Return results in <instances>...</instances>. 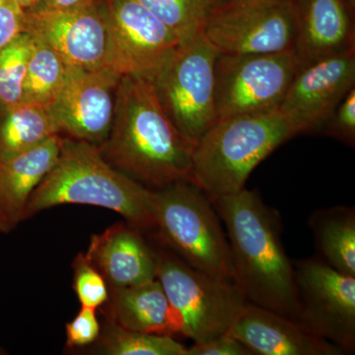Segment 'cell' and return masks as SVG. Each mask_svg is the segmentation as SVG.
<instances>
[{"instance_id":"cell-14","label":"cell","mask_w":355,"mask_h":355,"mask_svg":"<svg viewBox=\"0 0 355 355\" xmlns=\"http://www.w3.org/2000/svg\"><path fill=\"white\" fill-rule=\"evenodd\" d=\"M113 40L114 64L121 74L150 78L182 44L174 32L137 0H104Z\"/></svg>"},{"instance_id":"cell-26","label":"cell","mask_w":355,"mask_h":355,"mask_svg":"<svg viewBox=\"0 0 355 355\" xmlns=\"http://www.w3.org/2000/svg\"><path fill=\"white\" fill-rule=\"evenodd\" d=\"M73 288L83 307L97 309L109 300L107 282L85 254L73 261Z\"/></svg>"},{"instance_id":"cell-20","label":"cell","mask_w":355,"mask_h":355,"mask_svg":"<svg viewBox=\"0 0 355 355\" xmlns=\"http://www.w3.org/2000/svg\"><path fill=\"white\" fill-rule=\"evenodd\" d=\"M318 258L345 275L355 277V209L334 207L309 218Z\"/></svg>"},{"instance_id":"cell-19","label":"cell","mask_w":355,"mask_h":355,"mask_svg":"<svg viewBox=\"0 0 355 355\" xmlns=\"http://www.w3.org/2000/svg\"><path fill=\"white\" fill-rule=\"evenodd\" d=\"M109 300L110 323L140 333L178 336L171 306L157 279L112 288Z\"/></svg>"},{"instance_id":"cell-13","label":"cell","mask_w":355,"mask_h":355,"mask_svg":"<svg viewBox=\"0 0 355 355\" xmlns=\"http://www.w3.org/2000/svg\"><path fill=\"white\" fill-rule=\"evenodd\" d=\"M354 84L352 48L299 67L277 110L296 135L317 132Z\"/></svg>"},{"instance_id":"cell-5","label":"cell","mask_w":355,"mask_h":355,"mask_svg":"<svg viewBox=\"0 0 355 355\" xmlns=\"http://www.w3.org/2000/svg\"><path fill=\"white\" fill-rule=\"evenodd\" d=\"M159 239L187 263L233 282L227 236L209 197L191 181L154 191Z\"/></svg>"},{"instance_id":"cell-10","label":"cell","mask_w":355,"mask_h":355,"mask_svg":"<svg viewBox=\"0 0 355 355\" xmlns=\"http://www.w3.org/2000/svg\"><path fill=\"white\" fill-rule=\"evenodd\" d=\"M298 322L306 331L355 352V277L345 275L318 257L294 261Z\"/></svg>"},{"instance_id":"cell-22","label":"cell","mask_w":355,"mask_h":355,"mask_svg":"<svg viewBox=\"0 0 355 355\" xmlns=\"http://www.w3.org/2000/svg\"><path fill=\"white\" fill-rule=\"evenodd\" d=\"M32 37L22 103L48 105L62 87L67 64L50 44L34 35Z\"/></svg>"},{"instance_id":"cell-9","label":"cell","mask_w":355,"mask_h":355,"mask_svg":"<svg viewBox=\"0 0 355 355\" xmlns=\"http://www.w3.org/2000/svg\"><path fill=\"white\" fill-rule=\"evenodd\" d=\"M299 67L293 50L258 55L218 53L214 64L217 118L277 110Z\"/></svg>"},{"instance_id":"cell-11","label":"cell","mask_w":355,"mask_h":355,"mask_svg":"<svg viewBox=\"0 0 355 355\" xmlns=\"http://www.w3.org/2000/svg\"><path fill=\"white\" fill-rule=\"evenodd\" d=\"M25 15L26 32L50 44L67 67L87 70L106 67L116 69L113 40L104 0H91L69 10L28 9Z\"/></svg>"},{"instance_id":"cell-17","label":"cell","mask_w":355,"mask_h":355,"mask_svg":"<svg viewBox=\"0 0 355 355\" xmlns=\"http://www.w3.org/2000/svg\"><path fill=\"white\" fill-rule=\"evenodd\" d=\"M293 50L300 67L355 48L354 26L343 0H295Z\"/></svg>"},{"instance_id":"cell-30","label":"cell","mask_w":355,"mask_h":355,"mask_svg":"<svg viewBox=\"0 0 355 355\" xmlns=\"http://www.w3.org/2000/svg\"><path fill=\"white\" fill-rule=\"evenodd\" d=\"M188 355H253L246 345L230 334L217 336L207 342L193 343Z\"/></svg>"},{"instance_id":"cell-21","label":"cell","mask_w":355,"mask_h":355,"mask_svg":"<svg viewBox=\"0 0 355 355\" xmlns=\"http://www.w3.org/2000/svg\"><path fill=\"white\" fill-rule=\"evenodd\" d=\"M60 135L46 105L20 103L0 114V160Z\"/></svg>"},{"instance_id":"cell-25","label":"cell","mask_w":355,"mask_h":355,"mask_svg":"<svg viewBox=\"0 0 355 355\" xmlns=\"http://www.w3.org/2000/svg\"><path fill=\"white\" fill-rule=\"evenodd\" d=\"M33 37L23 32L0 51V114L23 102Z\"/></svg>"},{"instance_id":"cell-31","label":"cell","mask_w":355,"mask_h":355,"mask_svg":"<svg viewBox=\"0 0 355 355\" xmlns=\"http://www.w3.org/2000/svg\"><path fill=\"white\" fill-rule=\"evenodd\" d=\"M89 1L91 0H38L34 6L29 9L53 11L69 10V9L84 6Z\"/></svg>"},{"instance_id":"cell-3","label":"cell","mask_w":355,"mask_h":355,"mask_svg":"<svg viewBox=\"0 0 355 355\" xmlns=\"http://www.w3.org/2000/svg\"><path fill=\"white\" fill-rule=\"evenodd\" d=\"M69 203L114 210L139 230L155 227L154 191L107 162L99 146L62 137L57 163L30 196L25 218Z\"/></svg>"},{"instance_id":"cell-7","label":"cell","mask_w":355,"mask_h":355,"mask_svg":"<svg viewBox=\"0 0 355 355\" xmlns=\"http://www.w3.org/2000/svg\"><path fill=\"white\" fill-rule=\"evenodd\" d=\"M217 55L202 33L180 44L148 78L168 118L196 142L218 120L214 102Z\"/></svg>"},{"instance_id":"cell-27","label":"cell","mask_w":355,"mask_h":355,"mask_svg":"<svg viewBox=\"0 0 355 355\" xmlns=\"http://www.w3.org/2000/svg\"><path fill=\"white\" fill-rule=\"evenodd\" d=\"M327 137L340 140L347 146L355 144V88L350 89L343 101L322 128Z\"/></svg>"},{"instance_id":"cell-1","label":"cell","mask_w":355,"mask_h":355,"mask_svg":"<svg viewBox=\"0 0 355 355\" xmlns=\"http://www.w3.org/2000/svg\"><path fill=\"white\" fill-rule=\"evenodd\" d=\"M196 146L168 118L148 78L121 77L111 130L99 146L107 162L140 184L160 190L190 181Z\"/></svg>"},{"instance_id":"cell-23","label":"cell","mask_w":355,"mask_h":355,"mask_svg":"<svg viewBox=\"0 0 355 355\" xmlns=\"http://www.w3.org/2000/svg\"><path fill=\"white\" fill-rule=\"evenodd\" d=\"M164 23L182 43L202 34L212 4L210 0H137Z\"/></svg>"},{"instance_id":"cell-32","label":"cell","mask_w":355,"mask_h":355,"mask_svg":"<svg viewBox=\"0 0 355 355\" xmlns=\"http://www.w3.org/2000/svg\"><path fill=\"white\" fill-rule=\"evenodd\" d=\"M12 1L15 2L23 10H27L34 6L38 0H12Z\"/></svg>"},{"instance_id":"cell-8","label":"cell","mask_w":355,"mask_h":355,"mask_svg":"<svg viewBox=\"0 0 355 355\" xmlns=\"http://www.w3.org/2000/svg\"><path fill=\"white\" fill-rule=\"evenodd\" d=\"M295 0H229L212 6L203 36L218 53L258 55L293 49Z\"/></svg>"},{"instance_id":"cell-35","label":"cell","mask_w":355,"mask_h":355,"mask_svg":"<svg viewBox=\"0 0 355 355\" xmlns=\"http://www.w3.org/2000/svg\"><path fill=\"white\" fill-rule=\"evenodd\" d=\"M350 6H354L355 0H349Z\"/></svg>"},{"instance_id":"cell-2","label":"cell","mask_w":355,"mask_h":355,"mask_svg":"<svg viewBox=\"0 0 355 355\" xmlns=\"http://www.w3.org/2000/svg\"><path fill=\"white\" fill-rule=\"evenodd\" d=\"M210 200L227 231L233 282L247 302L296 321L294 268L282 244L279 212L246 188Z\"/></svg>"},{"instance_id":"cell-33","label":"cell","mask_w":355,"mask_h":355,"mask_svg":"<svg viewBox=\"0 0 355 355\" xmlns=\"http://www.w3.org/2000/svg\"><path fill=\"white\" fill-rule=\"evenodd\" d=\"M0 232H9L8 228H7L6 224L4 223V221L2 220L1 217H0Z\"/></svg>"},{"instance_id":"cell-18","label":"cell","mask_w":355,"mask_h":355,"mask_svg":"<svg viewBox=\"0 0 355 355\" xmlns=\"http://www.w3.org/2000/svg\"><path fill=\"white\" fill-rule=\"evenodd\" d=\"M62 137L53 135L39 146L0 160V217L10 231L23 219L28 200L57 163Z\"/></svg>"},{"instance_id":"cell-28","label":"cell","mask_w":355,"mask_h":355,"mask_svg":"<svg viewBox=\"0 0 355 355\" xmlns=\"http://www.w3.org/2000/svg\"><path fill=\"white\" fill-rule=\"evenodd\" d=\"M95 311L92 308L83 307L77 316L67 324L69 347H84L97 340L100 335V324Z\"/></svg>"},{"instance_id":"cell-6","label":"cell","mask_w":355,"mask_h":355,"mask_svg":"<svg viewBox=\"0 0 355 355\" xmlns=\"http://www.w3.org/2000/svg\"><path fill=\"white\" fill-rule=\"evenodd\" d=\"M178 336L193 343L228 333L247 300L234 282L218 279L182 260L172 250L154 251Z\"/></svg>"},{"instance_id":"cell-4","label":"cell","mask_w":355,"mask_h":355,"mask_svg":"<svg viewBox=\"0 0 355 355\" xmlns=\"http://www.w3.org/2000/svg\"><path fill=\"white\" fill-rule=\"evenodd\" d=\"M294 135L277 109L219 119L198 140L190 181L209 200L237 193L254 168Z\"/></svg>"},{"instance_id":"cell-15","label":"cell","mask_w":355,"mask_h":355,"mask_svg":"<svg viewBox=\"0 0 355 355\" xmlns=\"http://www.w3.org/2000/svg\"><path fill=\"white\" fill-rule=\"evenodd\" d=\"M228 334L253 355H343L340 347L306 331L298 322L247 302Z\"/></svg>"},{"instance_id":"cell-24","label":"cell","mask_w":355,"mask_h":355,"mask_svg":"<svg viewBox=\"0 0 355 355\" xmlns=\"http://www.w3.org/2000/svg\"><path fill=\"white\" fill-rule=\"evenodd\" d=\"M103 338L105 354L110 355H188V347L174 336L140 333L110 323Z\"/></svg>"},{"instance_id":"cell-29","label":"cell","mask_w":355,"mask_h":355,"mask_svg":"<svg viewBox=\"0 0 355 355\" xmlns=\"http://www.w3.org/2000/svg\"><path fill=\"white\" fill-rule=\"evenodd\" d=\"M26 32L25 10L12 0H0V51Z\"/></svg>"},{"instance_id":"cell-34","label":"cell","mask_w":355,"mask_h":355,"mask_svg":"<svg viewBox=\"0 0 355 355\" xmlns=\"http://www.w3.org/2000/svg\"><path fill=\"white\" fill-rule=\"evenodd\" d=\"M211 1L212 6H221V4L226 3L229 0H210Z\"/></svg>"},{"instance_id":"cell-12","label":"cell","mask_w":355,"mask_h":355,"mask_svg":"<svg viewBox=\"0 0 355 355\" xmlns=\"http://www.w3.org/2000/svg\"><path fill=\"white\" fill-rule=\"evenodd\" d=\"M121 76L112 67L87 70L67 67L62 87L46 105L58 132L101 146L111 130Z\"/></svg>"},{"instance_id":"cell-16","label":"cell","mask_w":355,"mask_h":355,"mask_svg":"<svg viewBox=\"0 0 355 355\" xmlns=\"http://www.w3.org/2000/svg\"><path fill=\"white\" fill-rule=\"evenodd\" d=\"M139 231L130 224L118 223L91 239L85 256L112 288L157 279L155 253Z\"/></svg>"}]
</instances>
